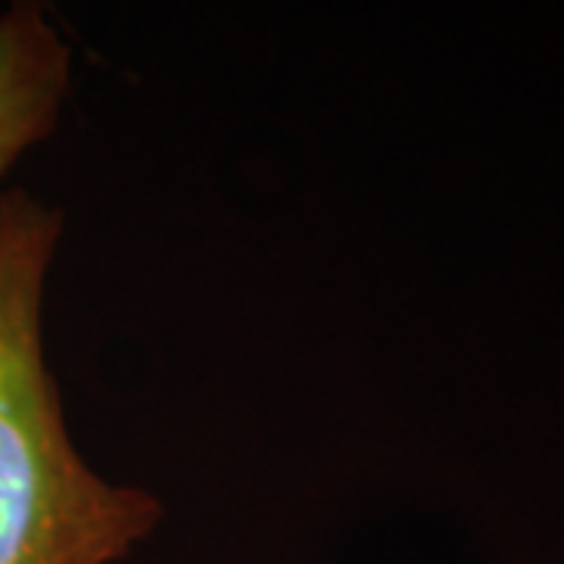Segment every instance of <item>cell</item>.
I'll return each mask as SVG.
<instances>
[{"label":"cell","mask_w":564,"mask_h":564,"mask_svg":"<svg viewBox=\"0 0 564 564\" xmlns=\"http://www.w3.org/2000/svg\"><path fill=\"white\" fill-rule=\"evenodd\" d=\"M73 85V47L32 0L0 13V180L54 135Z\"/></svg>","instance_id":"2"},{"label":"cell","mask_w":564,"mask_h":564,"mask_svg":"<svg viewBox=\"0 0 564 564\" xmlns=\"http://www.w3.org/2000/svg\"><path fill=\"white\" fill-rule=\"evenodd\" d=\"M63 214L0 188V564H113L163 521L141 486L107 484L69 440L44 361V282Z\"/></svg>","instance_id":"1"}]
</instances>
